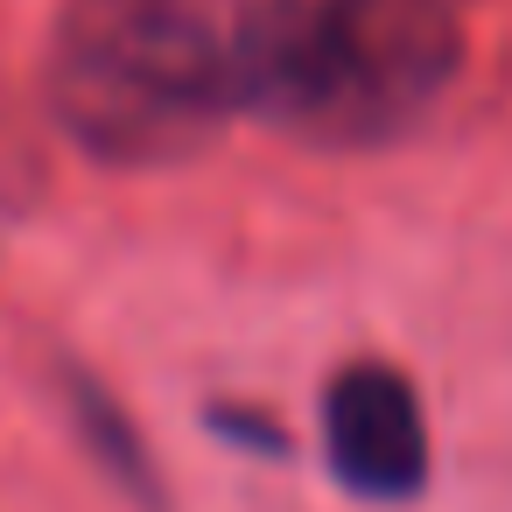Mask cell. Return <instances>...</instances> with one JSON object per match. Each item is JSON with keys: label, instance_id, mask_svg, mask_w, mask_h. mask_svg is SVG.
Listing matches in <instances>:
<instances>
[{"label": "cell", "instance_id": "cell-1", "mask_svg": "<svg viewBox=\"0 0 512 512\" xmlns=\"http://www.w3.org/2000/svg\"><path fill=\"white\" fill-rule=\"evenodd\" d=\"M246 0H64L50 36L57 127L120 169L197 155L239 113Z\"/></svg>", "mask_w": 512, "mask_h": 512}, {"label": "cell", "instance_id": "cell-2", "mask_svg": "<svg viewBox=\"0 0 512 512\" xmlns=\"http://www.w3.org/2000/svg\"><path fill=\"white\" fill-rule=\"evenodd\" d=\"M456 71L435 0H253L239 8V113L309 141H386Z\"/></svg>", "mask_w": 512, "mask_h": 512}, {"label": "cell", "instance_id": "cell-3", "mask_svg": "<svg viewBox=\"0 0 512 512\" xmlns=\"http://www.w3.org/2000/svg\"><path fill=\"white\" fill-rule=\"evenodd\" d=\"M323 449L344 491L400 505L428 484V414L407 372L386 358H351L323 393Z\"/></svg>", "mask_w": 512, "mask_h": 512}]
</instances>
